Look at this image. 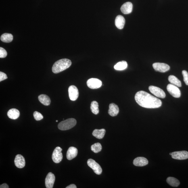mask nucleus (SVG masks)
Returning a JSON list of instances; mask_svg holds the SVG:
<instances>
[{"label":"nucleus","instance_id":"obj_19","mask_svg":"<svg viewBox=\"0 0 188 188\" xmlns=\"http://www.w3.org/2000/svg\"><path fill=\"white\" fill-rule=\"evenodd\" d=\"M7 114L9 118L11 119L16 120L20 116V113L18 109L12 108L9 110Z\"/></svg>","mask_w":188,"mask_h":188},{"label":"nucleus","instance_id":"obj_25","mask_svg":"<svg viewBox=\"0 0 188 188\" xmlns=\"http://www.w3.org/2000/svg\"><path fill=\"white\" fill-rule=\"evenodd\" d=\"M168 80L170 83L173 84V85L179 87H182L181 81L174 76L170 75L169 76Z\"/></svg>","mask_w":188,"mask_h":188},{"label":"nucleus","instance_id":"obj_3","mask_svg":"<svg viewBox=\"0 0 188 188\" xmlns=\"http://www.w3.org/2000/svg\"><path fill=\"white\" fill-rule=\"evenodd\" d=\"M77 123L76 120L73 118L68 119L62 121L58 124V128L61 130H67L75 126Z\"/></svg>","mask_w":188,"mask_h":188},{"label":"nucleus","instance_id":"obj_14","mask_svg":"<svg viewBox=\"0 0 188 188\" xmlns=\"http://www.w3.org/2000/svg\"><path fill=\"white\" fill-rule=\"evenodd\" d=\"M149 161L147 159L144 157H139L134 159L133 164L135 166H143L147 165Z\"/></svg>","mask_w":188,"mask_h":188},{"label":"nucleus","instance_id":"obj_6","mask_svg":"<svg viewBox=\"0 0 188 188\" xmlns=\"http://www.w3.org/2000/svg\"><path fill=\"white\" fill-rule=\"evenodd\" d=\"M88 166L93 169L95 173L100 175L102 172V169L100 165L93 159H89L87 161Z\"/></svg>","mask_w":188,"mask_h":188},{"label":"nucleus","instance_id":"obj_30","mask_svg":"<svg viewBox=\"0 0 188 188\" xmlns=\"http://www.w3.org/2000/svg\"><path fill=\"white\" fill-rule=\"evenodd\" d=\"M182 75L183 76L184 80L186 85H188V73L187 71L183 70L182 71Z\"/></svg>","mask_w":188,"mask_h":188},{"label":"nucleus","instance_id":"obj_9","mask_svg":"<svg viewBox=\"0 0 188 188\" xmlns=\"http://www.w3.org/2000/svg\"><path fill=\"white\" fill-rule=\"evenodd\" d=\"M88 87L91 89H97L102 85L101 80L97 78H91L87 81Z\"/></svg>","mask_w":188,"mask_h":188},{"label":"nucleus","instance_id":"obj_26","mask_svg":"<svg viewBox=\"0 0 188 188\" xmlns=\"http://www.w3.org/2000/svg\"><path fill=\"white\" fill-rule=\"evenodd\" d=\"M90 108L91 112L94 114L97 115L99 113V104L96 101L92 102Z\"/></svg>","mask_w":188,"mask_h":188},{"label":"nucleus","instance_id":"obj_5","mask_svg":"<svg viewBox=\"0 0 188 188\" xmlns=\"http://www.w3.org/2000/svg\"><path fill=\"white\" fill-rule=\"evenodd\" d=\"M166 88L169 93L173 97L178 98L181 97V92L177 86L170 84H168Z\"/></svg>","mask_w":188,"mask_h":188},{"label":"nucleus","instance_id":"obj_1","mask_svg":"<svg viewBox=\"0 0 188 188\" xmlns=\"http://www.w3.org/2000/svg\"><path fill=\"white\" fill-rule=\"evenodd\" d=\"M135 100L138 104L147 108H158L161 106V101L145 91L138 92L135 95Z\"/></svg>","mask_w":188,"mask_h":188},{"label":"nucleus","instance_id":"obj_11","mask_svg":"<svg viewBox=\"0 0 188 188\" xmlns=\"http://www.w3.org/2000/svg\"><path fill=\"white\" fill-rule=\"evenodd\" d=\"M69 98L71 100L74 101L77 99L79 96V91L76 86L71 85L68 88Z\"/></svg>","mask_w":188,"mask_h":188},{"label":"nucleus","instance_id":"obj_8","mask_svg":"<svg viewBox=\"0 0 188 188\" xmlns=\"http://www.w3.org/2000/svg\"><path fill=\"white\" fill-rule=\"evenodd\" d=\"M149 90L155 96L164 98L166 97V94L164 91L160 88L154 86H150L149 87Z\"/></svg>","mask_w":188,"mask_h":188},{"label":"nucleus","instance_id":"obj_21","mask_svg":"<svg viewBox=\"0 0 188 188\" xmlns=\"http://www.w3.org/2000/svg\"><path fill=\"white\" fill-rule=\"evenodd\" d=\"M105 133V130L104 128L95 129L93 132V135L97 139H102L104 137Z\"/></svg>","mask_w":188,"mask_h":188},{"label":"nucleus","instance_id":"obj_13","mask_svg":"<svg viewBox=\"0 0 188 188\" xmlns=\"http://www.w3.org/2000/svg\"><path fill=\"white\" fill-rule=\"evenodd\" d=\"M14 163L15 166L17 168H22L25 166V160L22 155L18 154L15 156Z\"/></svg>","mask_w":188,"mask_h":188},{"label":"nucleus","instance_id":"obj_24","mask_svg":"<svg viewBox=\"0 0 188 188\" xmlns=\"http://www.w3.org/2000/svg\"><path fill=\"white\" fill-rule=\"evenodd\" d=\"M166 182L169 184L174 187H178L180 184V182L176 178L173 177H169L166 179Z\"/></svg>","mask_w":188,"mask_h":188},{"label":"nucleus","instance_id":"obj_27","mask_svg":"<svg viewBox=\"0 0 188 188\" xmlns=\"http://www.w3.org/2000/svg\"><path fill=\"white\" fill-rule=\"evenodd\" d=\"M102 149V147L100 143H99L94 144L91 146V150L96 153L99 152L101 151Z\"/></svg>","mask_w":188,"mask_h":188},{"label":"nucleus","instance_id":"obj_29","mask_svg":"<svg viewBox=\"0 0 188 188\" xmlns=\"http://www.w3.org/2000/svg\"><path fill=\"white\" fill-rule=\"evenodd\" d=\"M7 51L3 47H0V57L1 58H5L7 56Z\"/></svg>","mask_w":188,"mask_h":188},{"label":"nucleus","instance_id":"obj_28","mask_svg":"<svg viewBox=\"0 0 188 188\" xmlns=\"http://www.w3.org/2000/svg\"><path fill=\"white\" fill-rule=\"evenodd\" d=\"M34 118L36 121H40L43 118V116L39 112L35 111L34 113Z\"/></svg>","mask_w":188,"mask_h":188},{"label":"nucleus","instance_id":"obj_33","mask_svg":"<svg viewBox=\"0 0 188 188\" xmlns=\"http://www.w3.org/2000/svg\"><path fill=\"white\" fill-rule=\"evenodd\" d=\"M66 188H76L77 187L74 184H71L70 185H69L68 186V187H67Z\"/></svg>","mask_w":188,"mask_h":188},{"label":"nucleus","instance_id":"obj_18","mask_svg":"<svg viewBox=\"0 0 188 188\" xmlns=\"http://www.w3.org/2000/svg\"><path fill=\"white\" fill-rule=\"evenodd\" d=\"M125 24V19L121 15L117 16L115 20V24L118 29H122L124 28Z\"/></svg>","mask_w":188,"mask_h":188},{"label":"nucleus","instance_id":"obj_10","mask_svg":"<svg viewBox=\"0 0 188 188\" xmlns=\"http://www.w3.org/2000/svg\"><path fill=\"white\" fill-rule=\"evenodd\" d=\"M153 68L156 71L165 72L170 70V67L165 63L156 62L153 65Z\"/></svg>","mask_w":188,"mask_h":188},{"label":"nucleus","instance_id":"obj_16","mask_svg":"<svg viewBox=\"0 0 188 188\" xmlns=\"http://www.w3.org/2000/svg\"><path fill=\"white\" fill-rule=\"evenodd\" d=\"M78 150L76 148L70 147L69 148L67 153V158L68 160H72L77 156Z\"/></svg>","mask_w":188,"mask_h":188},{"label":"nucleus","instance_id":"obj_12","mask_svg":"<svg viewBox=\"0 0 188 188\" xmlns=\"http://www.w3.org/2000/svg\"><path fill=\"white\" fill-rule=\"evenodd\" d=\"M55 181V176L52 172H49L45 180V184L47 188H52Z\"/></svg>","mask_w":188,"mask_h":188},{"label":"nucleus","instance_id":"obj_2","mask_svg":"<svg viewBox=\"0 0 188 188\" xmlns=\"http://www.w3.org/2000/svg\"><path fill=\"white\" fill-rule=\"evenodd\" d=\"M72 64L71 61L68 59H60L54 64L52 68V72L55 74L58 73L70 67Z\"/></svg>","mask_w":188,"mask_h":188},{"label":"nucleus","instance_id":"obj_20","mask_svg":"<svg viewBox=\"0 0 188 188\" xmlns=\"http://www.w3.org/2000/svg\"><path fill=\"white\" fill-rule=\"evenodd\" d=\"M38 100L42 104L45 105H49L50 104L51 100L49 96L45 95H40L38 97Z\"/></svg>","mask_w":188,"mask_h":188},{"label":"nucleus","instance_id":"obj_7","mask_svg":"<svg viewBox=\"0 0 188 188\" xmlns=\"http://www.w3.org/2000/svg\"><path fill=\"white\" fill-rule=\"evenodd\" d=\"M170 155L172 158L176 160H184L188 158V152L187 151H174L170 153Z\"/></svg>","mask_w":188,"mask_h":188},{"label":"nucleus","instance_id":"obj_15","mask_svg":"<svg viewBox=\"0 0 188 188\" xmlns=\"http://www.w3.org/2000/svg\"><path fill=\"white\" fill-rule=\"evenodd\" d=\"M133 9V5L130 2L125 3L121 8V10L124 14H128L131 13Z\"/></svg>","mask_w":188,"mask_h":188},{"label":"nucleus","instance_id":"obj_32","mask_svg":"<svg viewBox=\"0 0 188 188\" xmlns=\"http://www.w3.org/2000/svg\"><path fill=\"white\" fill-rule=\"evenodd\" d=\"M9 186L5 183L0 185V188H9Z\"/></svg>","mask_w":188,"mask_h":188},{"label":"nucleus","instance_id":"obj_34","mask_svg":"<svg viewBox=\"0 0 188 188\" xmlns=\"http://www.w3.org/2000/svg\"><path fill=\"white\" fill-rule=\"evenodd\" d=\"M56 121V122H58V121L57 120V121Z\"/></svg>","mask_w":188,"mask_h":188},{"label":"nucleus","instance_id":"obj_23","mask_svg":"<svg viewBox=\"0 0 188 188\" xmlns=\"http://www.w3.org/2000/svg\"><path fill=\"white\" fill-rule=\"evenodd\" d=\"M128 64L126 61H122L118 62L114 66L115 70H122L127 68Z\"/></svg>","mask_w":188,"mask_h":188},{"label":"nucleus","instance_id":"obj_22","mask_svg":"<svg viewBox=\"0 0 188 188\" xmlns=\"http://www.w3.org/2000/svg\"><path fill=\"white\" fill-rule=\"evenodd\" d=\"M1 40L4 43H9L12 42L13 40V36L12 34L9 33H4L2 34L1 37Z\"/></svg>","mask_w":188,"mask_h":188},{"label":"nucleus","instance_id":"obj_31","mask_svg":"<svg viewBox=\"0 0 188 188\" xmlns=\"http://www.w3.org/2000/svg\"><path fill=\"white\" fill-rule=\"evenodd\" d=\"M7 77L6 75L3 72H0V81L1 82L3 80L7 79Z\"/></svg>","mask_w":188,"mask_h":188},{"label":"nucleus","instance_id":"obj_17","mask_svg":"<svg viewBox=\"0 0 188 188\" xmlns=\"http://www.w3.org/2000/svg\"><path fill=\"white\" fill-rule=\"evenodd\" d=\"M119 112V109L118 105L114 103H111L109 105V109L108 111V114L112 116H117Z\"/></svg>","mask_w":188,"mask_h":188},{"label":"nucleus","instance_id":"obj_4","mask_svg":"<svg viewBox=\"0 0 188 188\" xmlns=\"http://www.w3.org/2000/svg\"><path fill=\"white\" fill-rule=\"evenodd\" d=\"M62 149L60 147H57L54 150L52 155V159L53 162L58 164L61 162L63 159L62 151Z\"/></svg>","mask_w":188,"mask_h":188}]
</instances>
